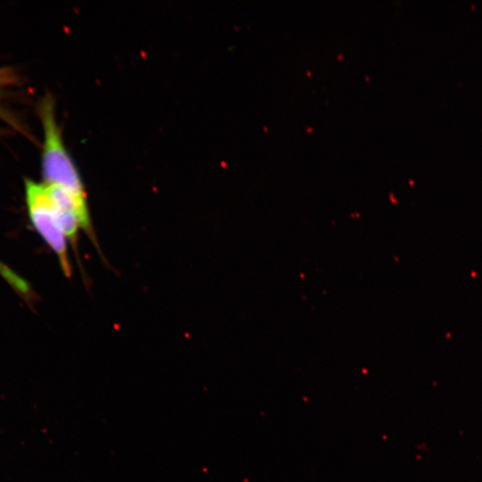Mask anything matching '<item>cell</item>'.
Wrapping results in <instances>:
<instances>
[{"label":"cell","instance_id":"6da1fadb","mask_svg":"<svg viewBox=\"0 0 482 482\" xmlns=\"http://www.w3.org/2000/svg\"><path fill=\"white\" fill-rule=\"evenodd\" d=\"M38 109L44 131L41 155L44 183L60 186L87 198L79 170L64 145L52 97L46 95L42 98Z\"/></svg>","mask_w":482,"mask_h":482},{"label":"cell","instance_id":"7a4b0ae2","mask_svg":"<svg viewBox=\"0 0 482 482\" xmlns=\"http://www.w3.org/2000/svg\"><path fill=\"white\" fill-rule=\"evenodd\" d=\"M25 201L30 222L58 258L62 272L71 277L67 238L59 224L54 206L46 184L25 179Z\"/></svg>","mask_w":482,"mask_h":482},{"label":"cell","instance_id":"3957f363","mask_svg":"<svg viewBox=\"0 0 482 482\" xmlns=\"http://www.w3.org/2000/svg\"><path fill=\"white\" fill-rule=\"evenodd\" d=\"M0 275L9 283L11 286L22 294L29 292L28 284L11 270L6 265L0 262Z\"/></svg>","mask_w":482,"mask_h":482},{"label":"cell","instance_id":"277c9868","mask_svg":"<svg viewBox=\"0 0 482 482\" xmlns=\"http://www.w3.org/2000/svg\"><path fill=\"white\" fill-rule=\"evenodd\" d=\"M19 81V74L12 67H0V87L17 84Z\"/></svg>","mask_w":482,"mask_h":482}]
</instances>
